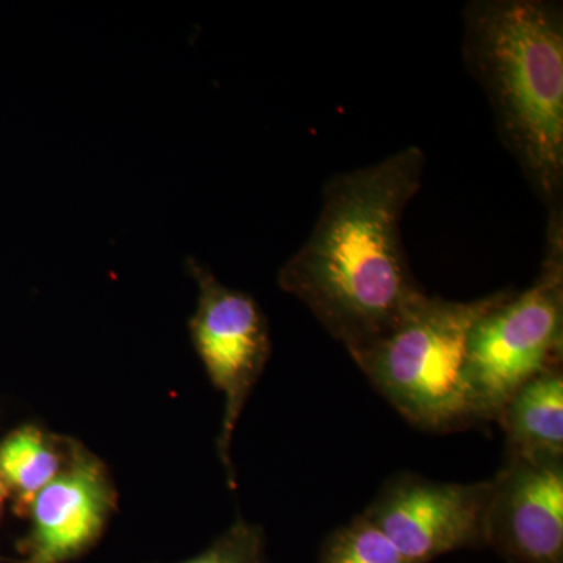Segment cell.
<instances>
[{"instance_id":"4fadbf2b","label":"cell","mask_w":563,"mask_h":563,"mask_svg":"<svg viewBox=\"0 0 563 563\" xmlns=\"http://www.w3.org/2000/svg\"><path fill=\"white\" fill-rule=\"evenodd\" d=\"M7 499H10V493L7 490L3 481L0 479V518H2L3 510H5Z\"/></svg>"},{"instance_id":"7c38bea8","label":"cell","mask_w":563,"mask_h":563,"mask_svg":"<svg viewBox=\"0 0 563 563\" xmlns=\"http://www.w3.org/2000/svg\"><path fill=\"white\" fill-rule=\"evenodd\" d=\"M180 563H265L261 526L239 520L201 554Z\"/></svg>"},{"instance_id":"8fae6325","label":"cell","mask_w":563,"mask_h":563,"mask_svg":"<svg viewBox=\"0 0 563 563\" xmlns=\"http://www.w3.org/2000/svg\"><path fill=\"white\" fill-rule=\"evenodd\" d=\"M318 563H410L365 515L335 529L322 543Z\"/></svg>"},{"instance_id":"9c48e42d","label":"cell","mask_w":563,"mask_h":563,"mask_svg":"<svg viewBox=\"0 0 563 563\" xmlns=\"http://www.w3.org/2000/svg\"><path fill=\"white\" fill-rule=\"evenodd\" d=\"M507 455L563 457L562 363L543 369L514 393L499 413Z\"/></svg>"},{"instance_id":"30bf717a","label":"cell","mask_w":563,"mask_h":563,"mask_svg":"<svg viewBox=\"0 0 563 563\" xmlns=\"http://www.w3.org/2000/svg\"><path fill=\"white\" fill-rule=\"evenodd\" d=\"M70 439L24 424L0 440V479L13 499L14 514L25 517L33 499L57 477L68 461Z\"/></svg>"},{"instance_id":"3957f363","label":"cell","mask_w":563,"mask_h":563,"mask_svg":"<svg viewBox=\"0 0 563 563\" xmlns=\"http://www.w3.org/2000/svg\"><path fill=\"white\" fill-rule=\"evenodd\" d=\"M510 290L474 301L422 295L395 324L351 357L369 383L417 428L453 432L476 424L463 377L474 322Z\"/></svg>"},{"instance_id":"277c9868","label":"cell","mask_w":563,"mask_h":563,"mask_svg":"<svg viewBox=\"0 0 563 563\" xmlns=\"http://www.w3.org/2000/svg\"><path fill=\"white\" fill-rule=\"evenodd\" d=\"M548 218L539 277L528 290L507 292L470 332L463 377L477 422L498 421L521 385L562 363L563 209Z\"/></svg>"},{"instance_id":"8992f818","label":"cell","mask_w":563,"mask_h":563,"mask_svg":"<svg viewBox=\"0 0 563 563\" xmlns=\"http://www.w3.org/2000/svg\"><path fill=\"white\" fill-rule=\"evenodd\" d=\"M493 481L437 483L402 473L363 512L410 563H429L466 548L487 547Z\"/></svg>"},{"instance_id":"5b68a950","label":"cell","mask_w":563,"mask_h":563,"mask_svg":"<svg viewBox=\"0 0 563 563\" xmlns=\"http://www.w3.org/2000/svg\"><path fill=\"white\" fill-rule=\"evenodd\" d=\"M187 272L198 284V307L188 321L192 346L211 384L224 395V415L217 444L233 488V432L272 355V335L268 320L252 296L225 287L207 266L192 257L187 258Z\"/></svg>"},{"instance_id":"ba28073f","label":"cell","mask_w":563,"mask_h":563,"mask_svg":"<svg viewBox=\"0 0 563 563\" xmlns=\"http://www.w3.org/2000/svg\"><path fill=\"white\" fill-rule=\"evenodd\" d=\"M492 481L487 547L515 563H563V457L507 455Z\"/></svg>"},{"instance_id":"7a4b0ae2","label":"cell","mask_w":563,"mask_h":563,"mask_svg":"<svg viewBox=\"0 0 563 563\" xmlns=\"http://www.w3.org/2000/svg\"><path fill=\"white\" fill-rule=\"evenodd\" d=\"M463 60L483 88L506 150L548 211L562 209L563 14L547 0H474Z\"/></svg>"},{"instance_id":"6da1fadb","label":"cell","mask_w":563,"mask_h":563,"mask_svg":"<svg viewBox=\"0 0 563 563\" xmlns=\"http://www.w3.org/2000/svg\"><path fill=\"white\" fill-rule=\"evenodd\" d=\"M424 165V152L409 146L333 176L322 188L312 233L277 276L282 290L298 298L350 354L379 339L424 295L401 232Z\"/></svg>"},{"instance_id":"52a82bcc","label":"cell","mask_w":563,"mask_h":563,"mask_svg":"<svg viewBox=\"0 0 563 563\" xmlns=\"http://www.w3.org/2000/svg\"><path fill=\"white\" fill-rule=\"evenodd\" d=\"M118 493L106 463L70 439L68 461L33 499L20 563H69L101 540Z\"/></svg>"}]
</instances>
